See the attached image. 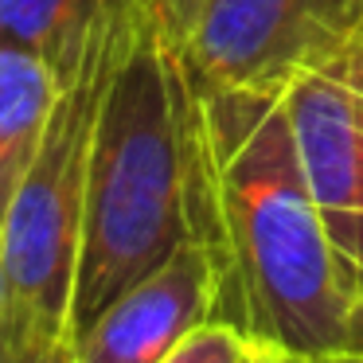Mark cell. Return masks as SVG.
Segmentation results:
<instances>
[{
  "mask_svg": "<svg viewBox=\"0 0 363 363\" xmlns=\"http://www.w3.org/2000/svg\"><path fill=\"white\" fill-rule=\"evenodd\" d=\"M285 113L320 219L363 285V35L293 74Z\"/></svg>",
  "mask_w": 363,
  "mask_h": 363,
  "instance_id": "5b68a950",
  "label": "cell"
},
{
  "mask_svg": "<svg viewBox=\"0 0 363 363\" xmlns=\"http://www.w3.org/2000/svg\"><path fill=\"white\" fill-rule=\"evenodd\" d=\"M59 79L40 55L0 43V230L48 125Z\"/></svg>",
  "mask_w": 363,
  "mask_h": 363,
  "instance_id": "52a82bcc",
  "label": "cell"
},
{
  "mask_svg": "<svg viewBox=\"0 0 363 363\" xmlns=\"http://www.w3.org/2000/svg\"><path fill=\"white\" fill-rule=\"evenodd\" d=\"M188 219L215 269L211 320L305 359L344 352L363 285L308 191L285 82L191 90Z\"/></svg>",
  "mask_w": 363,
  "mask_h": 363,
  "instance_id": "6da1fadb",
  "label": "cell"
},
{
  "mask_svg": "<svg viewBox=\"0 0 363 363\" xmlns=\"http://www.w3.org/2000/svg\"><path fill=\"white\" fill-rule=\"evenodd\" d=\"M344 352H359V355H363V289L355 293L352 313H347V340H344Z\"/></svg>",
  "mask_w": 363,
  "mask_h": 363,
  "instance_id": "8fae6325",
  "label": "cell"
},
{
  "mask_svg": "<svg viewBox=\"0 0 363 363\" xmlns=\"http://www.w3.org/2000/svg\"><path fill=\"white\" fill-rule=\"evenodd\" d=\"M9 301H12V293H9V274H4V254H0V313L9 308Z\"/></svg>",
  "mask_w": 363,
  "mask_h": 363,
  "instance_id": "5bb4252c",
  "label": "cell"
},
{
  "mask_svg": "<svg viewBox=\"0 0 363 363\" xmlns=\"http://www.w3.org/2000/svg\"><path fill=\"white\" fill-rule=\"evenodd\" d=\"M254 363H313V359H305V355H297V352H281V347L254 344Z\"/></svg>",
  "mask_w": 363,
  "mask_h": 363,
  "instance_id": "7c38bea8",
  "label": "cell"
},
{
  "mask_svg": "<svg viewBox=\"0 0 363 363\" xmlns=\"http://www.w3.org/2000/svg\"><path fill=\"white\" fill-rule=\"evenodd\" d=\"M98 12L102 0H0V43L40 55L63 86L86 51Z\"/></svg>",
  "mask_w": 363,
  "mask_h": 363,
  "instance_id": "ba28073f",
  "label": "cell"
},
{
  "mask_svg": "<svg viewBox=\"0 0 363 363\" xmlns=\"http://www.w3.org/2000/svg\"><path fill=\"white\" fill-rule=\"evenodd\" d=\"M215 316V269L188 238L74 336L79 363H160Z\"/></svg>",
  "mask_w": 363,
  "mask_h": 363,
  "instance_id": "8992f818",
  "label": "cell"
},
{
  "mask_svg": "<svg viewBox=\"0 0 363 363\" xmlns=\"http://www.w3.org/2000/svg\"><path fill=\"white\" fill-rule=\"evenodd\" d=\"M363 35V0H203L176 51L191 90L274 86Z\"/></svg>",
  "mask_w": 363,
  "mask_h": 363,
  "instance_id": "277c9868",
  "label": "cell"
},
{
  "mask_svg": "<svg viewBox=\"0 0 363 363\" xmlns=\"http://www.w3.org/2000/svg\"><path fill=\"white\" fill-rule=\"evenodd\" d=\"M191 82L141 0L102 98L74 266L71 340L191 238Z\"/></svg>",
  "mask_w": 363,
  "mask_h": 363,
  "instance_id": "7a4b0ae2",
  "label": "cell"
},
{
  "mask_svg": "<svg viewBox=\"0 0 363 363\" xmlns=\"http://www.w3.org/2000/svg\"><path fill=\"white\" fill-rule=\"evenodd\" d=\"M313 363H363V355L359 352H332V355H320Z\"/></svg>",
  "mask_w": 363,
  "mask_h": 363,
  "instance_id": "4fadbf2b",
  "label": "cell"
},
{
  "mask_svg": "<svg viewBox=\"0 0 363 363\" xmlns=\"http://www.w3.org/2000/svg\"><path fill=\"white\" fill-rule=\"evenodd\" d=\"M0 363H79L74 340L9 301L0 313Z\"/></svg>",
  "mask_w": 363,
  "mask_h": 363,
  "instance_id": "9c48e42d",
  "label": "cell"
},
{
  "mask_svg": "<svg viewBox=\"0 0 363 363\" xmlns=\"http://www.w3.org/2000/svg\"><path fill=\"white\" fill-rule=\"evenodd\" d=\"M160 363H254V344L223 320L199 324Z\"/></svg>",
  "mask_w": 363,
  "mask_h": 363,
  "instance_id": "30bf717a",
  "label": "cell"
},
{
  "mask_svg": "<svg viewBox=\"0 0 363 363\" xmlns=\"http://www.w3.org/2000/svg\"><path fill=\"white\" fill-rule=\"evenodd\" d=\"M137 0H102L74 74L59 86L35 157L20 180L0 230L9 293L43 324L71 336L74 266L86 211V176L102 98L125 48Z\"/></svg>",
  "mask_w": 363,
  "mask_h": 363,
  "instance_id": "3957f363",
  "label": "cell"
}]
</instances>
